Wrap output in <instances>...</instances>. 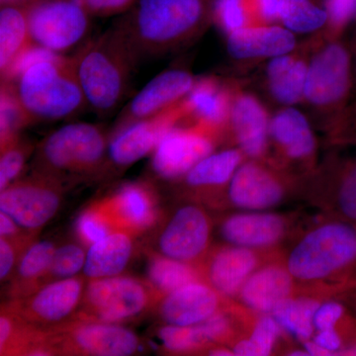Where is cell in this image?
Segmentation results:
<instances>
[{
    "mask_svg": "<svg viewBox=\"0 0 356 356\" xmlns=\"http://www.w3.org/2000/svg\"><path fill=\"white\" fill-rule=\"evenodd\" d=\"M211 18V0H140L120 28L136 55H163L202 34Z\"/></svg>",
    "mask_w": 356,
    "mask_h": 356,
    "instance_id": "obj_1",
    "label": "cell"
},
{
    "mask_svg": "<svg viewBox=\"0 0 356 356\" xmlns=\"http://www.w3.org/2000/svg\"><path fill=\"white\" fill-rule=\"evenodd\" d=\"M6 83L13 86L30 123L67 118L88 105L74 58L57 54L35 63Z\"/></svg>",
    "mask_w": 356,
    "mask_h": 356,
    "instance_id": "obj_2",
    "label": "cell"
},
{
    "mask_svg": "<svg viewBox=\"0 0 356 356\" xmlns=\"http://www.w3.org/2000/svg\"><path fill=\"white\" fill-rule=\"evenodd\" d=\"M74 58L77 79L88 105L108 114L125 95L137 55L120 29L89 42Z\"/></svg>",
    "mask_w": 356,
    "mask_h": 356,
    "instance_id": "obj_3",
    "label": "cell"
},
{
    "mask_svg": "<svg viewBox=\"0 0 356 356\" xmlns=\"http://www.w3.org/2000/svg\"><path fill=\"white\" fill-rule=\"evenodd\" d=\"M355 97V67L350 44L321 39L312 55L303 104L329 132Z\"/></svg>",
    "mask_w": 356,
    "mask_h": 356,
    "instance_id": "obj_4",
    "label": "cell"
},
{
    "mask_svg": "<svg viewBox=\"0 0 356 356\" xmlns=\"http://www.w3.org/2000/svg\"><path fill=\"white\" fill-rule=\"evenodd\" d=\"M356 262V228L346 222L323 225L293 248L287 269L301 281L325 280Z\"/></svg>",
    "mask_w": 356,
    "mask_h": 356,
    "instance_id": "obj_5",
    "label": "cell"
},
{
    "mask_svg": "<svg viewBox=\"0 0 356 356\" xmlns=\"http://www.w3.org/2000/svg\"><path fill=\"white\" fill-rule=\"evenodd\" d=\"M107 140L102 129L72 123L50 134L37 153V173L58 179L60 175H88L99 170Z\"/></svg>",
    "mask_w": 356,
    "mask_h": 356,
    "instance_id": "obj_6",
    "label": "cell"
},
{
    "mask_svg": "<svg viewBox=\"0 0 356 356\" xmlns=\"http://www.w3.org/2000/svg\"><path fill=\"white\" fill-rule=\"evenodd\" d=\"M159 301L147 281L134 276L88 280L76 321L122 324L139 318Z\"/></svg>",
    "mask_w": 356,
    "mask_h": 356,
    "instance_id": "obj_7",
    "label": "cell"
},
{
    "mask_svg": "<svg viewBox=\"0 0 356 356\" xmlns=\"http://www.w3.org/2000/svg\"><path fill=\"white\" fill-rule=\"evenodd\" d=\"M86 276L51 281L23 298L4 304L33 329L51 332L76 321L86 291Z\"/></svg>",
    "mask_w": 356,
    "mask_h": 356,
    "instance_id": "obj_8",
    "label": "cell"
},
{
    "mask_svg": "<svg viewBox=\"0 0 356 356\" xmlns=\"http://www.w3.org/2000/svg\"><path fill=\"white\" fill-rule=\"evenodd\" d=\"M57 355L130 356L142 348L139 337L120 324L74 321L50 332Z\"/></svg>",
    "mask_w": 356,
    "mask_h": 356,
    "instance_id": "obj_9",
    "label": "cell"
},
{
    "mask_svg": "<svg viewBox=\"0 0 356 356\" xmlns=\"http://www.w3.org/2000/svg\"><path fill=\"white\" fill-rule=\"evenodd\" d=\"M34 44L57 53L70 50L88 31V13L79 0H38L25 6Z\"/></svg>",
    "mask_w": 356,
    "mask_h": 356,
    "instance_id": "obj_10",
    "label": "cell"
},
{
    "mask_svg": "<svg viewBox=\"0 0 356 356\" xmlns=\"http://www.w3.org/2000/svg\"><path fill=\"white\" fill-rule=\"evenodd\" d=\"M62 200L58 179L36 172L33 177L16 180L1 191L0 211L36 234L55 217Z\"/></svg>",
    "mask_w": 356,
    "mask_h": 356,
    "instance_id": "obj_11",
    "label": "cell"
},
{
    "mask_svg": "<svg viewBox=\"0 0 356 356\" xmlns=\"http://www.w3.org/2000/svg\"><path fill=\"white\" fill-rule=\"evenodd\" d=\"M217 140L200 126L180 124L159 140L152 156V170L163 179L182 178L214 152Z\"/></svg>",
    "mask_w": 356,
    "mask_h": 356,
    "instance_id": "obj_12",
    "label": "cell"
},
{
    "mask_svg": "<svg viewBox=\"0 0 356 356\" xmlns=\"http://www.w3.org/2000/svg\"><path fill=\"white\" fill-rule=\"evenodd\" d=\"M210 218L202 208L186 204L166 220L154 240V252L177 261H199L207 252L211 236Z\"/></svg>",
    "mask_w": 356,
    "mask_h": 356,
    "instance_id": "obj_13",
    "label": "cell"
},
{
    "mask_svg": "<svg viewBox=\"0 0 356 356\" xmlns=\"http://www.w3.org/2000/svg\"><path fill=\"white\" fill-rule=\"evenodd\" d=\"M182 99L156 116L135 122L114 132L107 149L112 163L126 168L153 153L168 131L185 124L186 114Z\"/></svg>",
    "mask_w": 356,
    "mask_h": 356,
    "instance_id": "obj_14",
    "label": "cell"
},
{
    "mask_svg": "<svg viewBox=\"0 0 356 356\" xmlns=\"http://www.w3.org/2000/svg\"><path fill=\"white\" fill-rule=\"evenodd\" d=\"M231 89L228 135L248 158H264L268 147L271 115L242 81L231 79Z\"/></svg>",
    "mask_w": 356,
    "mask_h": 356,
    "instance_id": "obj_15",
    "label": "cell"
},
{
    "mask_svg": "<svg viewBox=\"0 0 356 356\" xmlns=\"http://www.w3.org/2000/svg\"><path fill=\"white\" fill-rule=\"evenodd\" d=\"M231 99V79L214 76L196 79L182 99L185 124L200 126L217 139L228 135Z\"/></svg>",
    "mask_w": 356,
    "mask_h": 356,
    "instance_id": "obj_16",
    "label": "cell"
},
{
    "mask_svg": "<svg viewBox=\"0 0 356 356\" xmlns=\"http://www.w3.org/2000/svg\"><path fill=\"white\" fill-rule=\"evenodd\" d=\"M321 39V31L284 55L271 58L266 72L267 90L283 106L303 104L304 90L312 55Z\"/></svg>",
    "mask_w": 356,
    "mask_h": 356,
    "instance_id": "obj_17",
    "label": "cell"
},
{
    "mask_svg": "<svg viewBox=\"0 0 356 356\" xmlns=\"http://www.w3.org/2000/svg\"><path fill=\"white\" fill-rule=\"evenodd\" d=\"M195 81L191 72L185 70L172 69L161 72L129 103L121 114L116 131L170 108L188 95Z\"/></svg>",
    "mask_w": 356,
    "mask_h": 356,
    "instance_id": "obj_18",
    "label": "cell"
},
{
    "mask_svg": "<svg viewBox=\"0 0 356 356\" xmlns=\"http://www.w3.org/2000/svg\"><path fill=\"white\" fill-rule=\"evenodd\" d=\"M100 203L117 229L134 236L154 228L159 221L156 193L144 182L122 185L112 195L100 200Z\"/></svg>",
    "mask_w": 356,
    "mask_h": 356,
    "instance_id": "obj_19",
    "label": "cell"
},
{
    "mask_svg": "<svg viewBox=\"0 0 356 356\" xmlns=\"http://www.w3.org/2000/svg\"><path fill=\"white\" fill-rule=\"evenodd\" d=\"M257 161L243 163L228 184L229 200L241 209H269L284 196V186L277 173Z\"/></svg>",
    "mask_w": 356,
    "mask_h": 356,
    "instance_id": "obj_20",
    "label": "cell"
},
{
    "mask_svg": "<svg viewBox=\"0 0 356 356\" xmlns=\"http://www.w3.org/2000/svg\"><path fill=\"white\" fill-rule=\"evenodd\" d=\"M220 296L209 284L194 281L159 300L158 314L165 325L200 324L219 312Z\"/></svg>",
    "mask_w": 356,
    "mask_h": 356,
    "instance_id": "obj_21",
    "label": "cell"
},
{
    "mask_svg": "<svg viewBox=\"0 0 356 356\" xmlns=\"http://www.w3.org/2000/svg\"><path fill=\"white\" fill-rule=\"evenodd\" d=\"M269 140L280 156L293 163H310L317 140L305 114L293 106H284L271 116Z\"/></svg>",
    "mask_w": 356,
    "mask_h": 356,
    "instance_id": "obj_22",
    "label": "cell"
},
{
    "mask_svg": "<svg viewBox=\"0 0 356 356\" xmlns=\"http://www.w3.org/2000/svg\"><path fill=\"white\" fill-rule=\"evenodd\" d=\"M297 41L290 30L277 25L243 28L227 36V51L236 60H261L294 50Z\"/></svg>",
    "mask_w": 356,
    "mask_h": 356,
    "instance_id": "obj_23",
    "label": "cell"
},
{
    "mask_svg": "<svg viewBox=\"0 0 356 356\" xmlns=\"http://www.w3.org/2000/svg\"><path fill=\"white\" fill-rule=\"evenodd\" d=\"M257 262L252 248L233 245L218 248L206 266L208 284L221 296H235L257 268Z\"/></svg>",
    "mask_w": 356,
    "mask_h": 356,
    "instance_id": "obj_24",
    "label": "cell"
},
{
    "mask_svg": "<svg viewBox=\"0 0 356 356\" xmlns=\"http://www.w3.org/2000/svg\"><path fill=\"white\" fill-rule=\"evenodd\" d=\"M284 231L282 217L261 211L232 215L221 226V235L229 245L248 248L273 245L282 238Z\"/></svg>",
    "mask_w": 356,
    "mask_h": 356,
    "instance_id": "obj_25",
    "label": "cell"
},
{
    "mask_svg": "<svg viewBox=\"0 0 356 356\" xmlns=\"http://www.w3.org/2000/svg\"><path fill=\"white\" fill-rule=\"evenodd\" d=\"M134 236L128 232L117 229L90 245L83 268L86 280L120 275L135 252Z\"/></svg>",
    "mask_w": 356,
    "mask_h": 356,
    "instance_id": "obj_26",
    "label": "cell"
},
{
    "mask_svg": "<svg viewBox=\"0 0 356 356\" xmlns=\"http://www.w3.org/2000/svg\"><path fill=\"white\" fill-rule=\"evenodd\" d=\"M293 276L278 266L262 267L254 271L241 289V300L252 310L271 313L292 291Z\"/></svg>",
    "mask_w": 356,
    "mask_h": 356,
    "instance_id": "obj_27",
    "label": "cell"
},
{
    "mask_svg": "<svg viewBox=\"0 0 356 356\" xmlns=\"http://www.w3.org/2000/svg\"><path fill=\"white\" fill-rule=\"evenodd\" d=\"M56 248L50 241L34 242L27 248L10 280L9 300L23 298L49 282Z\"/></svg>",
    "mask_w": 356,
    "mask_h": 356,
    "instance_id": "obj_28",
    "label": "cell"
},
{
    "mask_svg": "<svg viewBox=\"0 0 356 356\" xmlns=\"http://www.w3.org/2000/svg\"><path fill=\"white\" fill-rule=\"evenodd\" d=\"M25 7L2 6L0 11V72L1 77L33 46Z\"/></svg>",
    "mask_w": 356,
    "mask_h": 356,
    "instance_id": "obj_29",
    "label": "cell"
},
{
    "mask_svg": "<svg viewBox=\"0 0 356 356\" xmlns=\"http://www.w3.org/2000/svg\"><path fill=\"white\" fill-rule=\"evenodd\" d=\"M245 154L240 149H227L210 154L184 175V181L193 191H210L229 184Z\"/></svg>",
    "mask_w": 356,
    "mask_h": 356,
    "instance_id": "obj_30",
    "label": "cell"
},
{
    "mask_svg": "<svg viewBox=\"0 0 356 356\" xmlns=\"http://www.w3.org/2000/svg\"><path fill=\"white\" fill-rule=\"evenodd\" d=\"M146 280L161 300L168 293L198 281L199 274L192 264L170 259L152 250L147 254Z\"/></svg>",
    "mask_w": 356,
    "mask_h": 356,
    "instance_id": "obj_31",
    "label": "cell"
},
{
    "mask_svg": "<svg viewBox=\"0 0 356 356\" xmlns=\"http://www.w3.org/2000/svg\"><path fill=\"white\" fill-rule=\"evenodd\" d=\"M318 306V302L313 299H291L288 297L276 305L271 312V316L281 329L305 341L311 339L315 329L314 315Z\"/></svg>",
    "mask_w": 356,
    "mask_h": 356,
    "instance_id": "obj_32",
    "label": "cell"
},
{
    "mask_svg": "<svg viewBox=\"0 0 356 356\" xmlns=\"http://www.w3.org/2000/svg\"><path fill=\"white\" fill-rule=\"evenodd\" d=\"M278 22L291 32L314 34L324 29L327 14L314 0H280Z\"/></svg>",
    "mask_w": 356,
    "mask_h": 356,
    "instance_id": "obj_33",
    "label": "cell"
},
{
    "mask_svg": "<svg viewBox=\"0 0 356 356\" xmlns=\"http://www.w3.org/2000/svg\"><path fill=\"white\" fill-rule=\"evenodd\" d=\"M211 18L226 36L259 24L252 0H211Z\"/></svg>",
    "mask_w": 356,
    "mask_h": 356,
    "instance_id": "obj_34",
    "label": "cell"
},
{
    "mask_svg": "<svg viewBox=\"0 0 356 356\" xmlns=\"http://www.w3.org/2000/svg\"><path fill=\"white\" fill-rule=\"evenodd\" d=\"M0 147L10 146L19 139L20 130L29 125L30 121L24 109L18 102L13 86L1 81V115H0Z\"/></svg>",
    "mask_w": 356,
    "mask_h": 356,
    "instance_id": "obj_35",
    "label": "cell"
},
{
    "mask_svg": "<svg viewBox=\"0 0 356 356\" xmlns=\"http://www.w3.org/2000/svg\"><path fill=\"white\" fill-rule=\"evenodd\" d=\"M77 240L86 248L117 231L100 201L93 203L77 217L74 224Z\"/></svg>",
    "mask_w": 356,
    "mask_h": 356,
    "instance_id": "obj_36",
    "label": "cell"
},
{
    "mask_svg": "<svg viewBox=\"0 0 356 356\" xmlns=\"http://www.w3.org/2000/svg\"><path fill=\"white\" fill-rule=\"evenodd\" d=\"M163 350L170 353H187L201 350L209 344L199 324L194 325H165L158 332Z\"/></svg>",
    "mask_w": 356,
    "mask_h": 356,
    "instance_id": "obj_37",
    "label": "cell"
},
{
    "mask_svg": "<svg viewBox=\"0 0 356 356\" xmlns=\"http://www.w3.org/2000/svg\"><path fill=\"white\" fill-rule=\"evenodd\" d=\"M280 325L273 316H264L255 325L248 339L238 341L234 353L238 356H266L273 353L274 344L280 334Z\"/></svg>",
    "mask_w": 356,
    "mask_h": 356,
    "instance_id": "obj_38",
    "label": "cell"
},
{
    "mask_svg": "<svg viewBox=\"0 0 356 356\" xmlns=\"http://www.w3.org/2000/svg\"><path fill=\"white\" fill-rule=\"evenodd\" d=\"M334 177L339 209L344 217L356 221V156L339 161Z\"/></svg>",
    "mask_w": 356,
    "mask_h": 356,
    "instance_id": "obj_39",
    "label": "cell"
},
{
    "mask_svg": "<svg viewBox=\"0 0 356 356\" xmlns=\"http://www.w3.org/2000/svg\"><path fill=\"white\" fill-rule=\"evenodd\" d=\"M84 248L81 243H67L56 248L49 273V282L74 277L83 271L88 254Z\"/></svg>",
    "mask_w": 356,
    "mask_h": 356,
    "instance_id": "obj_40",
    "label": "cell"
},
{
    "mask_svg": "<svg viewBox=\"0 0 356 356\" xmlns=\"http://www.w3.org/2000/svg\"><path fill=\"white\" fill-rule=\"evenodd\" d=\"M327 22L322 29L325 38H343L346 29L356 21V0H324Z\"/></svg>",
    "mask_w": 356,
    "mask_h": 356,
    "instance_id": "obj_41",
    "label": "cell"
},
{
    "mask_svg": "<svg viewBox=\"0 0 356 356\" xmlns=\"http://www.w3.org/2000/svg\"><path fill=\"white\" fill-rule=\"evenodd\" d=\"M31 153V146L18 139L10 146L1 149L0 159V191L17 180L24 168L28 156Z\"/></svg>",
    "mask_w": 356,
    "mask_h": 356,
    "instance_id": "obj_42",
    "label": "cell"
},
{
    "mask_svg": "<svg viewBox=\"0 0 356 356\" xmlns=\"http://www.w3.org/2000/svg\"><path fill=\"white\" fill-rule=\"evenodd\" d=\"M329 135L334 144L356 145V104L348 106Z\"/></svg>",
    "mask_w": 356,
    "mask_h": 356,
    "instance_id": "obj_43",
    "label": "cell"
},
{
    "mask_svg": "<svg viewBox=\"0 0 356 356\" xmlns=\"http://www.w3.org/2000/svg\"><path fill=\"white\" fill-rule=\"evenodd\" d=\"M26 250L7 238H0V280L1 282H6L7 280L13 278L21 255Z\"/></svg>",
    "mask_w": 356,
    "mask_h": 356,
    "instance_id": "obj_44",
    "label": "cell"
},
{
    "mask_svg": "<svg viewBox=\"0 0 356 356\" xmlns=\"http://www.w3.org/2000/svg\"><path fill=\"white\" fill-rule=\"evenodd\" d=\"M344 309L337 302L329 301L318 305L314 315V327L318 331L334 329L343 315Z\"/></svg>",
    "mask_w": 356,
    "mask_h": 356,
    "instance_id": "obj_45",
    "label": "cell"
},
{
    "mask_svg": "<svg viewBox=\"0 0 356 356\" xmlns=\"http://www.w3.org/2000/svg\"><path fill=\"white\" fill-rule=\"evenodd\" d=\"M89 14L108 16L125 10L133 0H79Z\"/></svg>",
    "mask_w": 356,
    "mask_h": 356,
    "instance_id": "obj_46",
    "label": "cell"
},
{
    "mask_svg": "<svg viewBox=\"0 0 356 356\" xmlns=\"http://www.w3.org/2000/svg\"><path fill=\"white\" fill-rule=\"evenodd\" d=\"M199 325H200L204 337L209 343L220 341L222 337H226L229 329V318L225 314L220 313V312L208 320L200 323Z\"/></svg>",
    "mask_w": 356,
    "mask_h": 356,
    "instance_id": "obj_47",
    "label": "cell"
},
{
    "mask_svg": "<svg viewBox=\"0 0 356 356\" xmlns=\"http://www.w3.org/2000/svg\"><path fill=\"white\" fill-rule=\"evenodd\" d=\"M280 0H252L257 19L261 25H273L278 22Z\"/></svg>",
    "mask_w": 356,
    "mask_h": 356,
    "instance_id": "obj_48",
    "label": "cell"
},
{
    "mask_svg": "<svg viewBox=\"0 0 356 356\" xmlns=\"http://www.w3.org/2000/svg\"><path fill=\"white\" fill-rule=\"evenodd\" d=\"M313 341L331 355H339V351L343 350V341L336 327L318 331Z\"/></svg>",
    "mask_w": 356,
    "mask_h": 356,
    "instance_id": "obj_49",
    "label": "cell"
},
{
    "mask_svg": "<svg viewBox=\"0 0 356 356\" xmlns=\"http://www.w3.org/2000/svg\"><path fill=\"white\" fill-rule=\"evenodd\" d=\"M304 343V348H305V350L307 351V353H308V355L312 356H329V353H327V350H325L324 348H321V346H318L317 343H315L314 341H310V339H308V341H303Z\"/></svg>",
    "mask_w": 356,
    "mask_h": 356,
    "instance_id": "obj_50",
    "label": "cell"
},
{
    "mask_svg": "<svg viewBox=\"0 0 356 356\" xmlns=\"http://www.w3.org/2000/svg\"><path fill=\"white\" fill-rule=\"evenodd\" d=\"M38 1V0H1V6H28L33 2Z\"/></svg>",
    "mask_w": 356,
    "mask_h": 356,
    "instance_id": "obj_51",
    "label": "cell"
},
{
    "mask_svg": "<svg viewBox=\"0 0 356 356\" xmlns=\"http://www.w3.org/2000/svg\"><path fill=\"white\" fill-rule=\"evenodd\" d=\"M350 47L351 54H353V67H355V97H356V28L355 31L353 32V37H351L350 41L348 42ZM353 99V100H355Z\"/></svg>",
    "mask_w": 356,
    "mask_h": 356,
    "instance_id": "obj_52",
    "label": "cell"
},
{
    "mask_svg": "<svg viewBox=\"0 0 356 356\" xmlns=\"http://www.w3.org/2000/svg\"><path fill=\"white\" fill-rule=\"evenodd\" d=\"M210 355H216V356H232L235 355L233 350H227V348H214V350H211L209 351Z\"/></svg>",
    "mask_w": 356,
    "mask_h": 356,
    "instance_id": "obj_53",
    "label": "cell"
},
{
    "mask_svg": "<svg viewBox=\"0 0 356 356\" xmlns=\"http://www.w3.org/2000/svg\"><path fill=\"white\" fill-rule=\"evenodd\" d=\"M351 104H356V98H355V100H353V102H351Z\"/></svg>",
    "mask_w": 356,
    "mask_h": 356,
    "instance_id": "obj_54",
    "label": "cell"
}]
</instances>
